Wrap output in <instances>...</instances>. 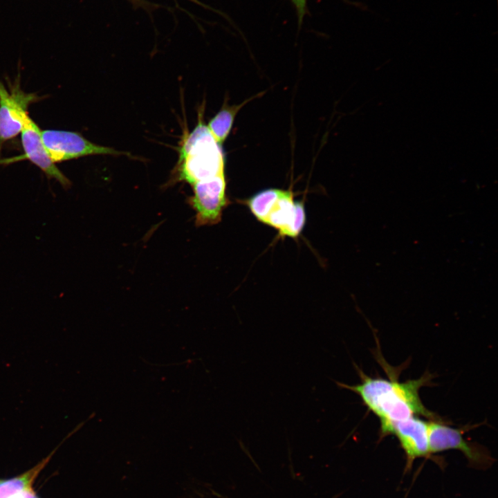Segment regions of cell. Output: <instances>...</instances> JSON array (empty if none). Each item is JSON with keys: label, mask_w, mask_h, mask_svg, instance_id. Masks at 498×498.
Instances as JSON below:
<instances>
[{"label": "cell", "mask_w": 498, "mask_h": 498, "mask_svg": "<svg viewBox=\"0 0 498 498\" xmlns=\"http://www.w3.org/2000/svg\"><path fill=\"white\" fill-rule=\"evenodd\" d=\"M357 370L360 383L336 384L358 394L367 409L379 418L380 424L419 416L438 421L437 416L424 406L419 396V389L430 381V376L399 382L393 378H371L360 369Z\"/></svg>", "instance_id": "obj_1"}, {"label": "cell", "mask_w": 498, "mask_h": 498, "mask_svg": "<svg viewBox=\"0 0 498 498\" xmlns=\"http://www.w3.org/2000/svg\"><path fill=\"white\" fill-rule=\"evenodd\" d=\"M194 129L183 140L175 181L190 185L224 173V155L221 145L203 123V113Z\"/></svg>", "instance_id": "obj_2"}, {"label": "cell", "mask_w": 498, "mask_h": 498, "mask_svg": "<svg viewBox=\"0 0 498 498\" xmlns=\"http://www.w3.org/2000/svg\"><path fill=\"white\" fill-rule=\"evenodd\" d=\"M189 205L195 211V225H213L221 222L223 210L230 203L226 194L225 174L198 181L193 185Z\"/></svg>", "instance_id": "obj_3"}, {"label": "cell", "mask_w": 498, "mask_h": 498, "mask_svg": "<svg viewBox=\"0 0 498 498\" xmlns=\"http://www.w3.org/2000/svg\"><path fill=\"white\" fill-rule=\"evenodd\" d=\"M463 432L440 421H430L428 439L430 454L457 450L464 454L470 466L483 470L489 468L493 463V459L487 449L465 439Z\"/></svg>", "instance_id": "obj_4"}, {"label": "cell", "mask_w": 498, "mask_h": 498, "mask_svg": "<svg viewBox=\"0 0 498 498\" xmlns=\"http://www.w3.org/2000/svg\"><path fill=\"white\" fill-rule=\"evenodd\" d=\"M42 137L55 163L93 155L127 154L126 152L91 142L80 133L74 131L47 129L42 131Z\"/></svg>", "instance_id": "obj_5"}, {"label": "cell", "mask_w": 498, "mask_h": 498, "mask_svg": "<svg viewBox=\"0 0 498 498\" xmlns=\"http://www.w3.org/2000/svg\"><path fill=\"white\" fill-rule=\"evenodd\" d=\"M428 424L419 416L380 424L381 436L394 435L398 439L405 455L406 471L410 470L418 458L434 460L429 448Z\"/></svg>", "instance_id": "obj_6"}, {"label": "cell", "mask_w": 498, "mask_h": 498, "mask_svg": "<svg viewBox=\"0 0 498 498\" xmlns=\"http://www.w3.org/2000/svg\"><path fill=\"white\" fill-rule=\"evenodd\" d=\"M39 97L23 91L16 82L8 91L0 81V150L3 142L21 133L28 108Z\"/></svg>", "instance_id": "obj_7"}, {"label": "cell", "mask_w": 498, "mask_h": 498, "mask_svg": "<svg viewBox=\"0 0 498 498\" xmlns=\"http://www.w3.org/2000/svg\"><path fill=\"white\" fill-rule=\"evenodd\" d=\"M21 140L26 159L39 167L48 178L59 182L64 188L71 187V181L50 158L42 140V131L28 113L24 120Z\"/></svg>", "instance_id": "obj_8"}, {"label": "cell", "mask_w": 498, "mask_h": 498, "mask_svg": "<svg viewBox=\"0 0 498 498\" xmlns=\"http://www.w3.org/2000/svg\"><path fill=\"white\" fill-rule=\"evenodd\" d=\"M306 223V212L302 201H295L290 190H283L273 204L264 222L278 230L281 237L297 238Z\"/></svg>", "instance_id": "obj_9"}, {"label": "cell", "mask_w": 498, "mask_h": 498, "mask_svg": "<svg viewBox=\"0 0 498 498\" xmlns=\"http://www.w3.org/2000/svg\"><path fill=\"white\" fill-rule=\"evenodd\" d=\"M57 448L39 463L24 473L10 478L0 479V498H12L33 488L35 481L49 462Z\"/></svg>", "instance_id": "obj_10"}, {"label": "cell", "mask_w": 498, "mask_h": 498, "mask_svg": "<svg viewBox=\"0 0 498 498\" xmlns=\"http://www.w3.org/2000/svg\"><path fill=\"white\" fill-rule=\"evenodd\" d=\"M248 101L232 107L224 105L209 122L208 128L221 145L230 133L237 112Z\"/></svg>", "instance_id": "obj_11"}, {"label": "cell", "mask_w": 498, "mask_h": 498, "mask_svg": "<svg viewBox=\"0 0 498 498\" xmlns=\"http://www.w3.org/2000/svg\"><path fill=\"white\" fill-rule=\"evenodd\" d=\"M283 190L269 188L260 191L243 203L248 206L252 214L260 222L264 223L273 204Z\"/></svg>", "instance_id": "obj_12"}, {"label": "cell", "mask_w": 498, "mask_h": 498, "mask_svg": "<svg viewBox=\"0 0 498 498\" xmlns=\"http://www.w3.org/2000/svg\"><path fill=\"white\" fill-rule=\"evenodd\" d=\"M294 5L298 17V24L300 26L307 13V0H290Z\"/></svg>", "instance_id": "obj_13"}]
</instances>
